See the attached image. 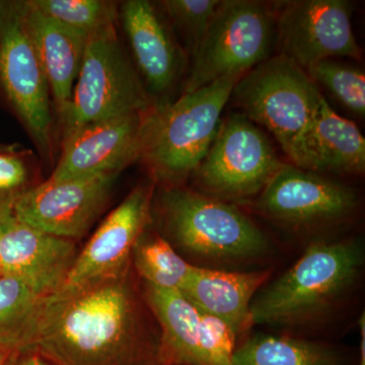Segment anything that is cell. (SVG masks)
Masks as SVG:
<instances>
[{
  "label": "cell",
  "mask_w": 365,
  "mask_h": 365,
  "mask_svg": "<svg viewBox=\"0 0 365 365\" xmlns=\"http://www.w3.org/2000/svg\"><path fill=\"white\" fill-rule=\"evenodd\" d=\"M53 365H158L138 332L126 272L41 302L19 354Z\"/></svg>",
  "instance_id": "6da1fadb"
},
{
  "label": "cell",
  "mask_w": 365,
  "mask_h": 365,
  "mask_svg": "<svg viewBox=\"0 0 365 365\" xmlns=\"http://www.w3.org/2000/svg\"><path fill=\"white\" fill-rule=\"evenodd\" d=\"M362 264L359 242L309 245L289 270L254 297L252 325L299 326L321 319L352 289Z\"/></svg>",
  "instance_id": "7a4b0ae2"
},
{
  "label": "cell",
  "mask_w": 365,
  "mask_h": 365,
  "mask_svg": "<svg viewBox=\"0 0 365 365\" xmlns=\"http://www.w3.org/2000/svg\"><path fill=\"white\" fill-rule=\"evenodd\" d=\"M322 96L306 71L281 54L247 72L232 93L242 114L272 134L292 165L309 172H316L311 130Z\"/></svg>",
  "instance_id": "3957f363"
},
{
  "label": "cell",
  "mask_w": 365,
  "mask_h": 365,
  "mask_svg": "<svg viewBox=\"0 0 365 365\" xmlns=\"http://www.w3.org/2000/svg\"><path fill=\"white\" fill-rule=\"evenodd\" d=\"M242 74L227 76L151 109L140 158L155 179L179 186L207 155Z\"/></svg>",
  "instance_id": "277c9868"
},
{
  "label": "cell",
  "mask_w": 365,
  "mask_h": 365,
  "mask_svg": "<svg viewBox=\"0 0 365 365\" xmlns=\"http://www.w3.org/2000/svg\"><path fill=\"white\" fill-rule=\"evenodd\" d=\"M125 52L116 23L88 35L72 97L60 118L61 140L86 125L155 106Z\"/></svg>",
  "instance_id": "5b68a950"
},
{
  "label": "cell",
  "mask_w": 365,
  "mask_h": 365,
  "mask_svg": "<svg viewBox=\"0 0 365 365\" xmlns=\"http://www.w3.org/2000/svg\"><path fill=\"white\" fill-rule=\"evenodd\" d=\"M160 208L170 237L204 260L247 261L270 251L260 228L232 204L170 186L163 190Z\"/></svg>",
  "instance_id": "8992f818"
},
{
  "label": "cell",
  "mask_w": 365,
  "mask_h": 365,
  "mask_svg": "<svg viewBox=\"0 0 365 365\" xmlns=\"http://www.w3.org/2000/svg\"><path fill=\"white\" fill-rule=\"evenodd\" d=\"M0 98L23 125L41 157L53 160L58 138L51 93L21 0H0Z\"/></svg>",
  "instance_id": "52a82bcc"
},
{
  "label": "cell",
  "mask_w": 365,
  "mask_h": 365,
  "mask_svg": "<svg viewBox=\"0 0 365 365\" xmlns=\"http://www.w3.org/2000/svg\"><path fill=\"white\" fill-rule=\"evenodd\" d=\"M276 44V4L222 0L207 32L191 57L182 93L227 76L242 74L270 58Z\"/></svg>",
  "instance_id": "ba28073f"
},
{
  "label": "cell",
  "mask_w": 365,
  "mask_h": 365,
  "mask_svg": "<svg viewBox=\"0 0 365 365\" xmlns=\"http://www.w3.org/2000/svg\"><path fill=\"white\" fill-rule=\"evenodd\" d=\"M269 137L242 113L222 120L194 177L204 195L241 201L261 194L282 167Z\"/></svg>",
  "instance_id": "9c48e42d"
},
{
  "label": "cell",
  "mask_w": 365,
  "mask_h": 365,
  "mask_svg": "<svg viewBox=\"0 0 365 365\" xmlns=\"http://www.w3.org/2000/svg\"><path fill=\"white\" fill-rule=\"evenodd\" d=\"M346 0H294L276 4L278 54L306 71L326 59H361Z\"/></svg>",
  "instance_id": "30bf717a"
},
{
  "label": "cell",
  "mask_w": 365,
  "mask_h": 365,
  "mask_svg": "<svg viewBox=\"0 0 365 365\" xmlns=\"http://www.w3.org/2000/svg\"><path fill=\"white\" fill-rule=\"evenodd\" d=\"M153 108L88 124L72 132L60 143L58 163L48 180L60 182L120 174L140 158Z\"/></svg>",
  "instance_id": "8fae6325"
},
{
  "label": "cell",
  "mask_w": 365,
  "mask_h": 365,
  "mask_svg": "<svg viewBox=\"0 0 365 365\" xmlns=\"http://www.w3.org/2000/svg\"><path fill=\"white\" fill-rule=\"evenodd\" d=\"M120 174L40 182L16 200L14 215L43 234L73 240L85 235L109 200Z\"/></svg>",
  "instance_id": "7c38bea8"
},
{
  "label": "cell",
  "mask_w": 365,
  "mask_h": 365,
  "mask_svg": "<svg viewBox=\"0 0 365 365\" xmlns=\"http://www.w3.org/2000/svg\"><path fill=\"white\" fill-rule=\"evenodd\" d=\"M133 56L134 66L157 105L169 97L186 71V53L178 42L160 9L148 0H127L118 9Z\"/></svg>",
  "instance_id": "4fadbf2b"
},
{
  "label": "cell",
  "mask_w": 365,
  "mask_h": 365,
  "mask_svg": "<svg viewBox=\"0 0 365 365\" xmlns=\"http://www.w3.org/2000/svg\"><path fill=\"white\" fill-rule=\"evenodd\" d=\"M349 187L283 163L259 197L263 215L292 227H309L342 220L356 207Z\"/></svg>",
  "instance_id": "5bb4252c"
},
{
  "label": "cell",
  "mask_w": 365,
  "mask_h": 365,
  "mask_svg": "<svg viewBox=\"0 0 365 365\" xmlns=\"http://www.w3.org/2000/svg\"><path fill=\"white\" fill-rule=\"evenodd\" d=\"M153 193L151 185L132 190L76 256L66 281L57 290L78 289L126 272L129 257L150 220Z\"/></svg>",
  "instance_id": "9a60e30c"
},
{
  "label": "cell",
  "mask_w": 365,
  "mask_h": 365,
  "mask_svg": "<svg viewBox=\"0 0 365 365\" xmlns=\"http://www.w3.org/2000/svg\"><path fill=\"white\" fill-rule=\"evenodd\" d=\"M76 256L71 240L43 234L21 222L14 209H0V275L21 278L47 297L63 284Z\"/></svg>",
  "instance_id": "2e32d148"
},
{
  "label": "cell",
  "mask_w": 365,
  "mask_h": 365,
  "mask_svg": "<svg viewBox=\"0 0 365 365\" xmlns=\"http://www.w3.org/2000/svg\"><path fill=\"white\" fill-rule=\"evenodd\" d=\"M270 270L235 272L194 266L180 292L201 312L222 319L235 335L251 324L250 307Z\"/></svg>",
  "instance_id": "e0dca14e"
},
{
  "label": "cell",
  "mask_w": 365,
  "mask_h": 365,
  "mask_svg": "<svg viewBox=\"0 0 365 365\" xmlns=\"http://www.w3.org/2000/svg\"><path fill=\"white\" fill-rule=\"evenodd\" d=\"M25 13L60 119L71 103L88 36L41 14L30 0H25Z\"/></svg>",
  "instance_id": "ac0fdd59"
},
{
  "label": "cell",
  "mask_w": 365,
  "mask_h": 365,
  "mask_svg": "<svg viewBox=\"0 0 365 365\" xmlns=\"http://www.w3.org/2000/svg\"><path fill=\"white\" fill-rule=\"evenodd\" d=\"M146 299L162 327L158 365H205L200 311L177 289L148 284Z\"/></svg>",
  "instance_id": "d6986e66"
},
{
  "label": "cell",
  "mask_w": 365,
  "mask_h": 365,
  "mask_svg": "<svg viewBox=\"0 0 365 365\" xmlns=\"http://www.w3.org/2000/svg\"><path fill=\"white\" fill-rule=\"evenodd\" d=\"M311 148L316 172H364V136L354 122L334 112L324 96L312 126Z\"/></svg>",
  "instance_id": "ffe728a7"
},
{
  "label": "cell",
  "mask_w": 365,
  "mask_h": 365,
  "mask_svg": "<svg viewBox=\"0 0 365 365\" xmlns=\"http://www.w3.org/2000/svg\"><path fill=\"white\" fill-rule=\"evenodd\" d=\"M234 365H343L332 348L289 337L258 335L235 348Z\"/></svg>",
  "instance_id": "44dd1931"
},
{
  "label": "cell",
  "mask_w": 365,
  "mask_h": 365,
  "mask_svg": "<svg viewBox=\"0 0 365 365\" xmlns=\"http://www.w3.org/2000/svg\"><path fill=\"white\" fill-rule=\"evenodd\" d=\"M44 297L21 278L0 275V350L20 353Z\"/></svg>",
  "instance_id": "7402d4cb"
},
{
  "label": "cell",
  "mask_w": 365,
  "mask_h": 365,
  "mask_svg": "<svg viewBox=\"0 0 365 365\" xmlns=\"http://www.w3.org/2000/svg\"><path fill=\"white\" fill-rule=\"evenodd\" d=\"M139 275L148 285L181 289L193 265L184 260L160 235L139 239L133 249Z\"/></svg>",
  "instance_id": "603a6c76"
},
{
  "label": "cell",
  "mask_w": 365,
  "mask_h": 365,
  "mask_svg": "<svg viewBox=\"0 0 365 365\" xmlns=\"http://www.w3.org/2000/svg\"><path fill=\"white\" fill-rule=\"evenodd\" d=\"M222 0H163L158 6L187 57L195 54Z\"/></svg>",
  "instance_id": "cb8c5ba5"
},
{
  "label": "cell",
  "mask_w": 365,
  "mask_h": 365,
  "mask_svg": "<svg viewBox=\"0 0 365 365\" xmlns=\"http://www.w3.org/2000/svg\"><path fill=\"white\" fill-rule=\"evenodd\" d=\"M41 14L79 32L91 35L118 21L119 4L106 0H30Z\"/></svg>",
  "instance_id": "d4e9b609"
},
{
  "label": "cell",
  "mask_w": 365,
  "mask_h": 365,
  "mask_svg": "<svg viewBox=\"0 0 365 365\" xmlns=\"http://www.w3.org/2000/svg\"><path fill=\"white\" fill-rule=\"evenodd\" d=\"M306 72L317 86L326 88L353 114L364 117L365 76L362 69L336 59H326L312 64Z\"/></svg>",
  "instance_id": "484cf974"
},
{
  "label": "cell",
  "mask_w": 365,
  "mask_h": 365,
  "mask_svg": "<svg viewBox=\"0 0 365 365\" xmlns=\"http://www.w3.org/2000/svg\"><path fill=\"white\" fill-rule=\"evenodd\" d=\"M35 153L20 144L0 150V209H14L21 196L30 191L37 169Z\"/></svg>",
  "instance_id": "4316f807"
},
{
  "label": "cell",
  "mask_w": 365,
  "mask_h": 365,
  "mask_svg": "<svg viewBox=\"0 0 365 365\" xmlns=\"http://www.w3.org/2000/svg\"><path fill=\"white\" fill-rule=\"evenodd\" d=\"M16 365H53L47 360L42 359L39 355L34 353H23L19 354Z\"/></svg>",
  "instance_id": "83f0119b"
},
{
  "label": "cell",
  "mask_w": 365,
  "mask_h": 365,
  "mask_svg": "<svg viewBox=\"0 0 365 365\" xmlns=\"http://www.w3.org/2000/svg\"><path fill=\"white\" fill-rule=\"evenodd\" d=\"M359 330L361 333V342H360V361L359 365H365V321L364 314L359 319Z\"/></svg>",
  "instance_id": "f1b7e54d"
},
{
  "label": "cell",
  "mask_w": 365,
  "mask_h": 365,
  "mask_svg": "<svg viewBox=\"0 0 365 365\" xmlns=\"http://www.w3.org/2000/svg\"><path fill=\"white\" fill-rule=\"evenodd\" d=\"M19 353L11 352L7 357L6 365H16V359H18Z\"/></svg>",
  "instance_id": "f546056e"
},
{
  "label": "cell",
  "mask_w": 365,
  "mask_h": 365,
  "mask_svg": "<svg viewBox=\"0 0 365 365\" xmlns=\"http://www.w3.org/2000/svg\"><path fill=\"white\" fill-rule=\"evenodd\" d=\"M9 354H11V353L0 350V365H6V359Z\"/></svg>",
  "instance_id": "4dcf8cb0"
},
{
  "label": "cell",
  "mask_w": 365,
  "mask_h": 365,
  "mask_svg": "<svg viewBox=\"0 0 365 365\" xmlns=\"http://www.w3.org/2000/svg\"><path fill=\"white\" fill-rule=\"evenodd\" d=\"M11 144L0 143V150H6L11 146Z\"/></svg>",
  "instance_id": "1f68e13d"
}]
</instances>
